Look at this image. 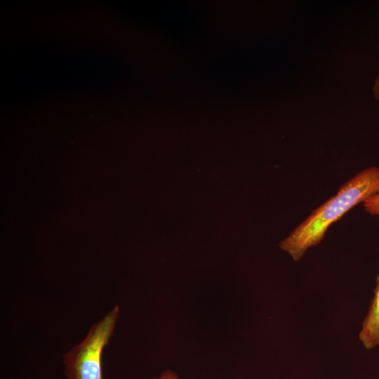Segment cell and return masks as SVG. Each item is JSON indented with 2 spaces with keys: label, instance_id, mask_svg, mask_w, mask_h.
<instances>
[{
  "label": "cell",
  "instance_id": "obj_4",
  "mask_svg": "<svg viewBox=\"0 0 379 379\" xmlns=\"http://www.w3.org/2000/svg\"><path fill=\"white\" fill-rule=\"evenodd\" d=\"M364 206L370 214L379 215V191L364 201Z\"/></svg>",
  "mask_w": 379,
  "mask_h": 379
},
{
  "label": "cell",
  "instance_id": "obj_3",
  "mask_svg": "<svg viewBox=\"0 0 379 379\" xmlns=\"http://www.w3.org/2000/svg\"><path fill=\"white\" fill-rule=\"evenodd\" d=\"M359 338L367 350L379 345V275L376 277L374 295L362 323Z\"/></svg>",
  "mask_w": 379,
  "mask_h": 379
},
{
  "label": "cell",
  "instance_id": "obj_2",
  "mask_svg": "<svg viewBox=\"0 0 379 379\" xmlns=\"http://www.w3.org/2000/svg\"><path fill=\"white\" fill-rule=\"evenodd\" d=\"M119 314V306L117 305L91 326L80 343L63 354L67 379H104L102 354L113 334Z\"/></svg>",
  "mask_w": 379,
  "mask_h": 379
},
{
  "label": "cell",
  "instance_id": "obj_1",
  "mask_svg": "<svg viewBox=\"0 0 379 379\" xmlns=\"http://www.w3.org/2000/svg\"><path fill=\"white\" fill-rule=\"evenodd\" d=\"M378 191L379 168L372 166L358 173L281 241L280 248L298 261L307 249L321 241L332 223Z\"/></svg>",
  "mask_w": 379,
  "mask_h": 379
},
{
  "label": "cell",
  "instance_id": "obj_5",
  "mask_svg": "<svg viewBox=\"0 0 379 379\" xmlns=\"http://www.w3.org/2000/svg\"><path fill=\"white\" fill-rule=\"evenodd\" d=\"M154 379H180L178 375L171 370H166L163 371L160 375Z\"/></svg>",
  "mask_w": 379,
  "mask_h": 379
},
{
  "label": "cell",
  "instance_id": "obj_6",
  "mask_svg": "<svg viewBox=\"0 0 379 379\" xmlns=\"http://www.w3.org/2000/svg\"><path fill=\"white\" fill-rule=\"evenodd\" d=\"M373 93L375 98L377 100H379V76L377 77V79L375 81V84L373 87Z\"/></svg>",
  "mask_w": 379,
  "mask_h": 379
}]
</instances>
